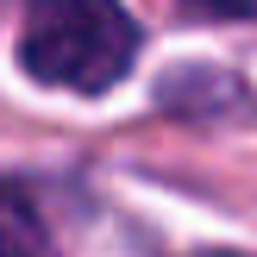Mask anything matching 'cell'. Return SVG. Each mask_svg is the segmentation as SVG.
I'll use <instances>...</instances> for the list:
<instances>
[{"label": "cell", "instance_id": "277c9868", "mask_svg": "<svg viewBox=\"0 0 257 257\" xmlns=\"http://www.w3.org/2000/svg\"><path fill=\"white\" fill-rule=\"evenodd\" d=\"M201 257H251V251H201Z\"/></svg>", "mask_w": 257, "mask_h": 257}, {"label": "cell", "instance_id": "6da1fadb", "mask_svg": "<svg viewBox=\"0 0 257 257\" xmlns=\"http://www.w3.org/2000/svg\"><path fill=\"white\" fill-rule=\"evenodd\" d=\"M138 57V25L119 0H25L19 19V63L44 88L100 94Z\"/></svg>", "mask_w": 257, "mask_h": 257}, {"label": "cell", "instance_id": "3957f363", "mask_svg": "<svg viewBox=\"0 0 257 257\" xmlns=\"http://www.w3.org/2000/svg\"><path fill=\"white\" fill-rule=\"evenodd\" d=\"M182 7L213 13V19H251V13H257V0H182Z\"/></svg>", "mask_w": 257, "mask_h": 257}, {"label": "cell", "instance_id": "7a4b0ae2", "mask_svg": "<svg viewBox=\"0 0 257 257\" xmlns=\"http://www.w3.org/2000/svg\"><path fill=\"white\" fill-rule=\"evenodd\" d=\"M0 257H57L44 220H38V207L13 182H0Z\"/></svg>", "mask_w": 257, "mask_h": 257}]
</instances>
